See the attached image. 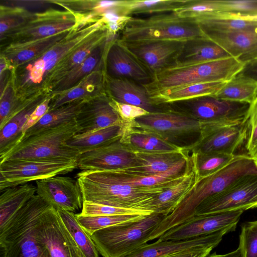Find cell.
Masks as SVG:
<instances>
[{
  "label": "cell",
  "instance_id": "6da1fadb",
  "mask_svg": "<svg viewBox=\"0 0 257 257\" xmlns=\"http://www.w3.org/2000/svg\"><path fill=\"white\" fill-rule=\"evenodd\" d=\"M52 206L35 195L0 227L4 257H51L39 228L42 217Z\"/></svg>",
  "mask_w": 257,
  "mask_h": 257
},
{
  "label": "cell",
  "instance_id": "7a4b0ae2",
  "mask_svg": "<svg viewBox=\"0 0 257 257\" xmlns=\"http://www.w3.org/2000/svg\"><path fill=\"white\" fill-rule=\"evenodd\" d=\"M77 178L83 201L151 211V204L155 197L174 185L142 187L126 185L113 180L104 171L83 170L77 174Z\"/></svg>",
  "mask_w": 257,
  "mask_h": 257
},
{
  "label": "cell",
  "instance_id": "3957f363",
  "mask_svg": "<svg viewBox=\"0 0 257 257\" xmlns=\"http://www.w3.org/2000/svg\"><path fill=\"white\" fill-rule=\"evenodd\" d=\"M201 36H204L194 19L181 17L172 12L144 17H132L119 39L124 42L185 41Z\"/></svg>",
  "mask_w": 257,
  "mask_h": 257
},
{
  "label": "cell",
  "instance_id": "277c9868",
  "mask_svg": "<svg viewBox=\"0 0 257 257\" xmlns=\"http://www.w3.org/2000/svg\"><path fill=\"white\" fill-rule=\"evenodd\" d=\"M245 64L233 57L182 67H171L155 75L144 85L150 94L158 91L185 85L227 82L242 71Z\"/></svg>",
  "mask_w": 257,
  "mask_h": 257
},
{
  "label": "cell",
  "instance_id": "5b68a950",
  "mask_svg": "<svg viewBox=\"0 0 257 257\" xmlns=\"http://www.w3.org/2000/svg\"><path fill=\"white\" fill-rule=\"evenodd\" d=\"M77 134L75 120L46 129L23 139L4 156L0 162L8 159L27 160H71L80 155L66 141Z\"/></svg>",
  "mask_w": 257,
  "mask_h": 257
},
{
  "label": "cell",
  "instance_id": "8992f818",
  "mask_svg": "<svg viewBox=\"0 0 257 257\" xmlns=\"http://www.w3.org/2000/svg\"><path fill=\"white\" fill-rule=\"evenodd\" d=\"M165 217L153 213L136 222L98 230L90 236L102 257H125L147 244Z\"/></svg>",
  "mask_w": 257,
  "mask_h": 257
},
{
  "label": "cell",
  "instance_id": "52a82bcc",
  "mask_svg": "<svg viewBox=\"0 0 257 257\" xmlns=\"http://www.w3.org/2000/svg\"><path fill=\"white\" fill-rule=\"evenodd\" d=\"M103 26L99 22H91L75 29L38 58L15 69V83L22 80L23 86L28 90L41 89L43 82L50 72L69 53Z\"/></svg>",
  "mask_w": 257,
  "mask_h": 257
},
{
  "label": "cell",
  "instance_id": "ba28073f",
  "mask_svg": "<svg viewBox=\"0 0 257 257\" xmlns=\"http://www.w3.org/2000/svg\"><path fill=\"white\" fill-rule=\"evenodd\" d=\"M257 173L253 159L248 155H236L234 158L216 172L199 178L196 185L180 203L188 215L195 214L197 207L206 198L217 194L241 177Z\"/></svg>",
  "mask_w": 257,
  "mask_h": 257
},
{
  "label": "cell",
  "instance_id": "9c48e42d",
  "mask_svg": "<svg viewBox=\"0 0 257 257\" xmlns=\"http://www.w3.org/2000/svg\"><path fill=\"white\" fill-rule=\"evenodd\" d=\"M200 124L198 139L186 148L196 154L235 155L248 137L247 117L234 120L200 121Z\"/></svg>",
  "mask_w": 257,
  "mask_h": 257
},
{
  "label": "cell",
  "instance_id": "30bf717a",
  "mask_svg": "<svg viewBox=\"0 0 257 257\" xmlns=\"http://www.w3.org/2000/svg\"><path fill=\"white\" fill-rule=\"evenodd\" d=\"M77 159L5 160L0 162V190L71 172L77 168Z\"/></svg>",
  "mask_w": 257,
  "mask_h": 257
},
{
  "label": "cell",
  "instance_id": "8fae6325",
  "mask_svg": "<svg viewBox=\"0 0 257 257\" xmlns=\"http://www.w3.org/2000/svg\"><path fill=\"white\" fill-rule=\"evenodd\" d=\"M257 208V173L240 177L221 192L204 200L196 216Z\"/></svg>",
  "mask_w": 257,
  "mask_h": 257
},
{
  "label": "cell",
  "instance_id": "7c38bea8",
  "mask_svg": "<svg viewBox=\"0 0 257 257\" xmlns=\"http://www.w3.org/2000/svg\"><path fill=\"white\" fill-rule=\"evenodd\" d=\"M81 25L79 16L71 11L48 8L43 12H35L27 23L8 33L4 40L9 38L11 42H17L41 39Z\"/></svg>",
  "mask_w": 257,
  "mask_h": 257
},
{
  "label": "cell",
  "instance_id": "4fadbf2b",
  "mask_svg": "<svg viewBox=\"0 0 257 257\" xmlns=\"http://www.w3.org/2000/svg\"><path fill=\"white\" fill-rule=\"evenodd\" d=\"M131 124L169 141L170 138L199 133L200 130V121L185 112L171 109L150 112L136 118Z\"/></svg>",
  "mask_w": 257,
  "mask_h": 257
},
{
  "label": "cell",
  "instance_id": "5bb4252c",
  "mask_svg": "<svg viewBox=\"0 0 257 257\" xmlns=\"http://www.w3.org/2000/svg\"><path fill=\"white\" fill-rule=\"evenodd\" d=\"M200 121H228L247 118L250 104L229 101L212 95L169 103Z\"/></svg>",
  "mask_w": 257,
  "mask_h": 257
},
{
  "label": "cell",
  "instance_id": "9a60e30c",
  "mask_svg": "<svg viewBox=\"0 0 257 257\" xmlns=\"http://www.w3.org/2000/svg\"><path fill=\"white\" fill-rule=\"evenodd\" d=\"M244 211L240 209L209 215H195L192 218L165 232L160 236L158 240H187L237 225Z\"/></svg>",
  "mask_w": 257,
  "mask_h": 257
},
{
  "label": "cell",
  "instance_id": "2e32d148",
  "mask_svg": "<svg viewBox=\"0 0 257 257\" xmlns=\"http://www.w3.org/2000/svg\"><path fill=\"white\" fill-rule=\"evenodd\" d=\"M121 41L153 78L164 70L174 66L175 58L184 42L177 40Z\"/></svg>",
  "mask_w": 257,
  "mask_h": 257
},
{
  "label": "cell",
  "instance_id": "e0dca14e",
  "mask_svg": "<svg viewBox=\"0 0 257 257\" xmlns=\"http://www.w3.org/2000/svg\"><path fill=\"white\" fill-rule=\"evenodd\" d=\"M105 68L106 75L112 78H126L143 85L153 80L150 73L116 36L109 43Z\"/></svg>",
  "mask_w": 257,
  "mask_h": 257
},
{
  "label": "cell",
  "instance_id": "ac0fdd59",
  "mask_svg": "<svg viewBox=\"0 0 257 257\" xmlns=\"http://www.w3.org/2000/svg\"><path fill=\"white\" fill-rule=\"evenodd\" d=\"M135 154L120 141V138L96 149L81 154L77 168L83 170L112 171L135 167Z\"/></svg>",
  "mask_w": 257,
  "mask_h": 257
},
{
  "label": "cell",
  "instance_id": "d6986e66",
  "mask_svg": "<svg viewBox=\"0 0 257 257\" xmlns=\"http://www.w3.org/2000/svg\"><path fill=\"white\" fill-rule=\"evenodd\" d=\"M36 183L37 195L55 208L74 212L82 208L83 199L77 180L55 176Z\"/></svg>",
  "mask_w": 257,
  "mask_h": 257
},
{
  "label": "cell",
  "instance_id": "ffe728a7",
  "mask_svg": "<svg viewBox=\"0 0 257 257\" xmlns=\"http://www.w3.org/2000/svg\"><path fill=\"white\" fill-rule=\"evenodd\" d=\"M39 231L51 257H83L57 210L53 206L42 217Z\"/></svg>",
  "mask_w": 257,
  "mask_h": 257
},
{
  "label": "cell",
  "instance_id": "44dd1931",
  "mask_svg": "<svg viewBox=\"0 0 257 257\" xmlns=\"http://www.w3.org/2000/svg\"><path fill=\"white\" fill-rule=\"evenodd\" d=\"M232 226L212 233L183 240H158L146 244L125 257H165L192 250L212 248L221 242L224 235L235 230Z\"/></svg>",
  "mask_w": 257,
  "mask_h": 257
},
{
  "label": "cell",
  "instance_id": "7402d4cb",
  "mask_svg": "<svg viewBox=\"0 0 257 257\" xmlns=\"http://www.w3.org/2000/svg\"><path fill=\"white\" fill-rule=\"evenodd\" d=\"M76 134L92 133L123 122L110 104L107 92L86 99L76 118Z\"/></svg>",
  "mask_w": 257,
  "mask_h": 257
},
{
  "label": "cell",
  "instance_id": "603a6c76",
  "mask_svg": "<svg viewBox=\"0 0 257 257\" xmlns=\"http://www.w3.org/2000/svg\"><path fill=\"white\" fill-rule=\"evenodd\" d=\"M191 152L190 154L188 151L185 176L155 197L150 206V210L153 213L165 216L171 213L197 183L199 177L196 166V155Z\"/></svg>",
  "mask_w": 257,
  "mask_h": 257
},
{
  "label": "cell",
  "instance_id": "cb8c5ba5",
  "mask_svg": "<svg viewBox=\"0 0 257 257\" xmlns=\"http://www.w3.org/2000/svg\"><path fill=\"white\" fill-rule=\"evenodd\" d=\"M111 36L104 26L96 31L82 44L69 53L48 74L41 90L50 89L67 73L81 63L96 48L106 42Z\"/></svg>",
  "mask_w": 257,
  "mask_h": 257
},
{
  "label": "cell",
  "instance_id": "d4e9b609",
  "mask_svg": "<svg viewBox=\"0 0 257 257\" xmlns=\"http://www.w3.org/2000/svg\"><path fill=\"white\" fill-rule=\"evenodd\" d=\"M74 30L41 39L11 42L1 50V55L6 60L11 69H16L44 54Z\"/></svg>",
  "mask_w": 257,
  "mask_h": 257
},
{
  "label": "cell",
  "instance_id": "484cf974",
  "mask_svg": "<svg viewBox=\"0 0 257 257\" xmlns=\"http://www.w3.org/2000/svg\"><path fill=\"white\" fill-rule=\"evenodd\" d=\"M106 91L115 101L141 107L149 112L164 110L152 98L144 85L126 78H115L106 75Z\"/></svg>",
  "mask_w": 257,
  "mask_h": 257
},
{
  "label": "cell",
  "instance_id": "4316f807",
  "mask_svg": "<svg viewBox=\"0 0 257 257\" xmlns=\"http://www.w3.org/2000/svg\"><path fill=\"white\" fill-rule=\"evenodd\" d=\"M133 152L136 157L137 166L115 171L135 176L157 175L168 171L182 160L186 158L188 153L186 148H184L180 151L173 152Z\"/></svg>",
  "mask_w": 257,
  "mask_h": 257
},
{
  "label": "cell",
  "instance_id": "83f0119b",
  "mask_svg": "<svg viewBox=\"0 0 257 257\" xmlns=\"http://www.w3.org/2000/svg\"><path fill=\"white\" fill-rule=\"evenodd\" d=\"M231 56L226 51L204 36L184 42L172 67H182L227 58Z\"/></svg>",
  "mask_w": 257,
  "mask_h": 257
},
{
  "label": "cell",
  "instance_id": "f1b7e54d",
  "mask_svg": "<svg viewBox=\"0 0 257 257\" xmlns=\"http://www.w3.org/2000/svg\"><path fill=\"white\" fill-rule=\"evenodd\" d=\"M51 93L43 90L34 94L27 104L0 128V157L20 142L23 137L22 128L27 120L38 106Z\"/></svg>",
  "mask_w": 257,
  "mask_h": 257
},
{
  "label": "cell",
  "instance_id": "f546056e",
  "mask_svg": "<svg viewBox=\"0 0 257 257\" xmlns=\"http://www.w3.org/2000/svg\"><path fill=\"white\" fill-rule=\"evenodd\" d=\"M106 76L105 69L100 68L94 71L72 88L57 94H52L53 97L49 109L106 92Z\"/></svg>",
  "mask_w": 257,
  "mask_h": 257
},
{
  "label": "cell",
  "instance_id": "4dcf8cb0",
  "mask_svg": "<svg viewBox=\"0 0 257 257\" xmlns=\"http://www.w3.org/2000/svg\"><path fill=\"white\" fill-rule=\"evenodd\" d=\"M120 141L132 151L166 152L184 149L157 135L136 128L130 122H123Z\"/></svg>",
  "mask_w": 257,
  "mask_h": 257
},
{
  "label": "cell",
  "instance_id": "1f68e13d",
  "mask_svg": "<svg viewBox=\"0 0 257 257\" xmlns=\"http://www.w3.org/2000/svg\"><path fill=\"white\" fill-rule=\"evenodd\" d=\"M110 37L106 42L94 49L81 63L77 65L60 79L49 90L52 94L69 90L79 83L94 71L105 68V58Z\"/></svg>",
  "mask_w": 257,
  "mask_h": 257
},
{
  "label": "cell",
  "instance_id": "d6a6232c",
  "mask_svg": "<svg viewBox=\"0 0 257 257\" xmlns=\"http://www.w3.org/2000/svg\"><path fill=\"white\" fill-rule=\"evenodd\" d=\"M202 34L241 30L257 26V17L214 12L194 18Z\"/></svg>",
  "mask_w": 257,
  "mask_h": 257
},
{
  "label": "cell",
  "instance_id": "836d02e7",
  "mask_svg": "<svg viewBox=\"0 0 257 257\" xmlns=\"http://www.w3.org/2000/svg\"><path fill=\"white\" fill-rule=\"evenodd\" d=\"M187 157L168 171L155 175L135 176L116 171H104L114 180L120 183L136 186L158 187L173 185L182 180L186 174Z\"/></svg>",
  "mask_w": 257,
  "mask_h": 257
},
{
  "label": "cell",
  "instance_id": "e575fe53",
  "mask_svg": "<svg viewBox=\"0 0 257 257\" xmlns=\"http://www.w3.org/2000/svg\"><path fill=\"white\" fill-rule=\"evenodd\" d=\"M203 36L213 41L231 56L238 58L257 43V26L222 33H206Z\"/></svg>",
  "mask_w": 257,
  "mask_h": 257
},
{
  "label": "cell",
  "instance_id": "d590c367",
  "mask_svg": "<svg viewBox=\"0 0 257 257\" xmlns=\"http://www.w3.org/2000/svg\"><path fill=\"white\" fill-rule=\"evenodd\" d=\"M226 82H202L185 85L155 92L150 94L159 105L212 95L220 89Z\"/></svg>",
  "mask_w": 257,
  "mask_h": 257
},
{
  "label": "cell",
  "instance_id": "8d00e7d4",
  "mask_svg": "<svg viewBox=\"0 0 257 257\" xmlns=\"http://www.w3.org/2000/svg\"><path fill=\"white\" fill-rule=\"evenodd\" d=\"M212 96L221 100L250 104L257 97V81L240 72Z\"/></svg>",
  "mask_w": 257,
  "mask_h": 257
},
{
  "label": "cell",
  "instance_id": "74e56055",
  "mask_svg": "<svg viewBox=\"0 0 257 257\" xmlns=\"http://www.w3.org/2000/svg\"><path fill=\"white\" fill-rule=\"evenodd\" d=\"M36 187L25 184L2 191L0 196V227L18 212L36 193Z\"/></svg>",
  "mask_w": 257,
  "mask_h": 257
},
{
  "label": "cell",
  "instance_id": "f35d334b",
  "mask_svg": "<svg viewBox=\"0 0 257 257\" xmlns=\"http://www.w3.org/2000/svg\"><path fill=\"white\" fill-rule=\"evenodd\" d=\"M122 125H115L90 133L75 134L66 141V144L77 150L80 154L84 153L120 138Z\"/></svg>",
  "mask_w": 257,
  "mask_h": 257
},
{
  "label": "cell",
  "instance_id": "ab89813d",
  "mask_svg": "<svg viewBox=\"0 0 257 257\" xmlns=\"http://www.w3.org/2000/svg\"><path fill=\"white\" fill-rule=\"evenodd\" d=\"M86 99L75 100L57 108L49 109L36 124L26 131L21 141L42 131L75 120V118Z\"/></svg>",
  "mask_w": 257,
  "mask_h": 257
},
{
  "label": "cell",
  "instance_id": "60d3db41",
  "mask_svg": "<svg viewBox=\"0 0 257 257\" xmlns=\"http://www.w3.org/2000/svg\"><path fill=\"white\" fill-rule=\"evenodd\" d=\"M186 0L141 1L124 0L123 14L125 16L146 15L174 12Z\"/></svg>",
  "mask_w": 257,
  "mask_h": 257
},
{
  "label": "cell",
  "instance_id": "b9f144b4",
  "mask_svg": "<svg viewBox=\"0 0 257 257\" xmlns=\"http://www.w3.org/2000/svg\"><path fill=\"white\" fill-rule=\"evenodd\" d=\"M56 210L72 235L83 256L99 257V253L94 242L79 223L76 214L62 209Z\"/></svg>",
  "mask_w": 257,
  "mask_h": 257
},
{
  "label": "cell",
  "instance_id": "7bdbcfd3",
  "mask_svg": "<svg viewBox=\"0 0 257 257\" xmlns=\"http://www.w3.org/2000/svg\"><path fill=\"white\" fill-rule=\"evenodd\" d=\"M0 92V128H2L27 104L33 95L24 99L18 95L12 70L9 79Z\"/></svg>",
  "mask_w": 257,
  "mask_h": 257
},
{
  "label": "cell",
  "instance_id": "ee69618b",
  "mask_svg": "<svg viewBox=\"0 0 257 257\" xmlns=\"http://www.w3.org/2000/svg\"><path fill=\"white\" fill-rule=\"evenodd\" d=\"M147 216L148 215L133 214L84 216L79 213L76 214L79 223L89 235L98 230L111 226L136 222Z\"/></svg>",
  "mask_w": 257,
  "mask_h": 257
},
{
  "label": "cell",
  "instance_id": "f6af8a7d",
  "mask_svg": "<svg viewBox=\"0 0 257 257\" xmlns=\"http://www.w3.org/2000/svg\"><path fill=\"white\" fill-rule=\"evenodd\" d=\"M35 12L25 9L0 5V39L2 41L10 32L22 27L34 16Z\"/></svg>",
  "mask_w": 257,
  "mask_h": 257
},
{
  "label": "cell",
  "instance_id": "bcb514c9",
  "mask_svg": "<svg viewBox=\"0 0 257 257\" xmlns=\"http://www.w3.org/2000/svg\"><path fill=\"white\" fill-rule=\"evenodd\" d=\"M195 154L199 178H203L219 171L229 163L236 155L217 153Z\"/></svg>",
  "mask_w": 257,
  "mask_h": 257
},
{
  "label": "cell",
  "instance_id": "7dc6e473",
  "mask_svg": "<svg viewBox=\"0 0 257 257\" xmlns=\"http://www.w3.org/2000/svg\"><path fill=\"white\" fill-rule=\"evenodd\" d=\"M220 12L219 0H186L174 12L181 17L194 19L203 15Z\"/></svg>",
  "mask_w": 257,
  "mask_h": 257
},
{
  "label": "cell",
  "instance_id": "c3c4849f",
  "mask_svg": "<svg viewBox=\"0 0 257 257\" xmlns=\"http://www.w3.org/2000/svg\"><path fill=\"white\" fill-rule=\"evenodd\" d=\"M153 213L148 210L118 208L84 201L81 212L79 214L84 216H100L133 214L149 215Z\"/></svg>",
  "mask_w": 257,
  "mask_h": 257
},
{
  "label": "cell",
  "instance_id": "681fc988",
  "mask_svg": "<svg viewBox=\"0 0 257 257\" xmlns=\"http://www.w3.org/2000/svg\"><path fill=\"white\" fill-rule=\"evenodd\" d=\"M239 241L242 257H257V220L242 224Z\"/></svg>",
  "mask_w": 257,
  "mask_h": 257
},
{
  "label": "cell",
  "instance_id": "f907efd6",
  "mask_svg": "<svg viewBox=\"0 0 257 257\" xmlns=\"http://www.w3.org/2000/svg\"><path fill=\"white\" fill-rule=\"evenodd\" d=\"M220 12L257 17V0H219Z\"/></svg>",
  "mask_w": 257,
  "mask_h": 257
},
{
  "label": "cell",
  "instance_id": "816d5d0a",
  "mask_svg": "<svg viewBox=\"0 0 257 257\" xmlns=\"http://www.w3.org/2000/svg\"><path fill=\"white\" fill-rule=\"evenodd\" d=\"M247 122L249 131L245 148L247 155L252 158L257 152V97L249 105Z\"/></svg>",
  "mask_w": 257,
  "mask_h": 257
},
{
  "label": "cell",
  "instance_id": "f5cc1de1",
  "mask_svg": "<svg viewBox=\"0 0 257 257\" xmlns=\"http://www.w3.org/2000/svg\"><path fill=\"white\" fill-rule=\"evenodd\" d=\"M110 104L117 112L122 122L125 123L132 122L136 118L150 113L141 107L120 103L110 97Z\"/></svg>",
  "mask_w": 257,
  "mask_h": 257
},
{
  "label": "cell",
  "instance_id": "db71d44e",
  "mask_svg": "<svg viewBox=\"0 0 257 257\" xmlns=\"http://www.w3.org/2000/svg\"><path fill=\"white\" fill-rule=\"evenodd\" d=\"M52 97L53 95L51 93L43 102L38 106L31 114L22 128L23 136L28 130L36 124L48 111L50 107V103Z\"/></svg>",
  "mask_w": 257,
  "mask_h": 257
},
{
  "label": "cell",
  "instance_id": "11a10c76",
  "mask_svg": "<svg viewBox=\"0 0 257 257\" xmlns=\"http://www.w3.org/2000/svg\"><path fill=\"white\" fill-rule=\"evenodd\" d=\"M2 4L20 7L29 11L32 9L47 7L51 5L49 0H7L3 1Z\"/></svg>",
  "mask_w": 257,
  "mask_h": 257
},
{
  "label": "cell",
  "instance_id": "9f6ffc18",
  "mask_svg": "<svg viewBox=\"0 0 257 257\" xmlns=\"http://www.w3.org/2000/svg\"><path fill=\"white\" fill-rule=\"evenodd\" d=\"M213 249L205 248L189 250L165 257H206L209 255Z\"/></svg>",
  "mask_w": 257,
  "mask_h": 257
},
{
  "label": "cell",
  "instance_id": "6f0895ef",
  "mask_svg": "<svg viewBox=\"0 0 257 257\" xmlns=\"http://www.w3.org/2000/svg\"><path fill=\"white\" fill-rule=\"evenodd\" d=\"M241 72L257 81V60L245 64Z\"/></svg>",
  "mask_w": 257,
  "mask_h": 257
},
{
  "label": "cell",
  "instance_id": "680465c9",
  "mask_svg": "<svg viewBox=\"0 0 257 257\" xmlns=\"http://www.w3.org/2000/svg\"><path fill=\"white\" fill-rule=\"evenodd\" d=\"M238 59L244 64L257 60V43Z\"/></svg>",
  "mask_w": 257,
  "mask_h": 257
},
{
  "label": "cell",
  "instance_id": "91938a15",
  "mask_svg": "<svg viewBox=\"0 0 257 257\" xmlns=\"http://www.w3.org/2000/svg\"><path fill=\"white\" fill-rule=\"evenodd\" d=\"M206 257H242L240 251L238 248L234 251L224 254H217L216 252L209 254Z\"/></svg>",
  "mask_w": 257,
  "mask_h": 257
},
{
  "label": "cell",
  "instance_id": "94428289",
  "mask_svg": "<svg viewBox=\"0 0 257 257\" xmlns=\"http://www.w3.org/2000/svg\"><path fill=\"white\" fill-rule=\"evenodd\" d=\"M253 161H254V164L255 165V166H256L257 167V152L255 155V156L252 158Z\"/></svg>",
  "mask_w": 257,
  "mask_h": 257
}]
</instances>
